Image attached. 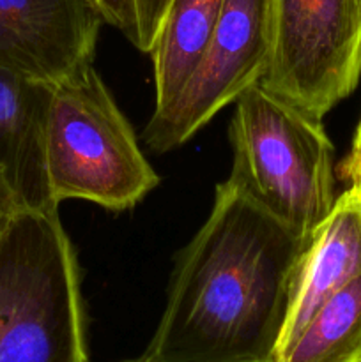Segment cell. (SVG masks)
<instances>
[{"label": "cell", "mask_w": 361, "mask_h": 362, "mask_svg": "<svg viewBox=\"0 0 361 362\" xmlns=\"http://www.w3.org/2000/svg\"><path fill=\"white\" fill-rule=\"evenodd\" d=\"M172 0H137L138 16V42L137 48L142 53H151L163 18Z\"/></svg>", "instance_id": "13"}, {"label": "cell", "mask_w": 361, "mask_h": 362, "mask_svg": "<svg viewBox=\"0 0 361 362\" xmlns=\"http://www.w3.org/2000/svg\"><path fill=\"white\" fill-rule=\"evenodd\" d=\"M52 85L0 67V212L48 211L46 117Z\"/></svg>", "instance_id": "8"}, {"label": "cell", "mask_w": 361, "mask_h": 362, "mask_svg": "<svg viewBox=\"0 0 361 362\" xmlns=\"http://www.w3.org/2000/svg\"><path fill=\"white\" fill-rule=\"evenodd\" d=\"M273 42V0H223L197 73L166 108L152 113L144 140L154 152L186 144L212 117L258 83Z\"/></svg>", "instance_id": "6"}, {"label": "cell", "mask_w": 361, "mask_h": 362, "mask_svg": "<svg viewBox=\"0 0 361 362\" xmlns=\"http://www.w3.org/2000/svg\"><path fill=\"white\" fill-rule=\"evenodd\" d=\"M105 23L115 27L127 41L137 48L138 42V16L137 0H94Z\"/></svg>", "instance_id": "12"}, {"label": "cell", "mask_w": 361, "mask_h": 362, "mask_svg": "<svg viewBox=\"0 0 361 362\" xmlns=\"http://www.w3.org/2000/svg\"><path fill=\"white\" fill-rule=\"evenodd\" d=\"M45 147L57 205L85 200L108 211H127L159 182L92 64L52 85Z\"/></svg>", "instance_id": "4"}, {"label": "cell", "mask_w": 361, "mask_h": 362, "mask_svg": "<svg viewBox=\"0 0 361 362\" xmlns=\"http://www.w3.org/2000/svg\"><path fill=\"white\" fill-rule=\"evenodd\" d=\"M227 182L301 237L311 239L336 202L335 147L322 119L260 83L234 101Z\"/></svg>", "instance_id": "2"}, {"label": "cell", "mask_w": 361, "mask_h": 362, "mask_svg": "<svg viewBox=\"0 0 361 362\" xmlns=\"http://www.w3.org/2000/svg\"><path fill=\"white\" fill-rule=\"evenodd\" d=\"M361 356V276L310 318L289 346L269 362H354Z\"/></svg>", "instance_id": "11"}, {"label": "cell", "mask_w": 361, "mask_h": 362, "mask_svg": "<svg viewBox=\"0 0 361 362\" xmlns=\"http://www.w3.org/2000/svg\"><path fill=\"white\" fill-rule=\"evenodd\" d=\"M340 177L347 180L349 186H361V151L356 154H347L340 165Z\"/></svg>", "instance_id": "14"}, {"label": "cell", "mask_w": 361, "mask_h": 362, "mask_svg": "<svg viewBox=\"0 0 361 362\" xmlns=\"http://www.w3.org/2000/svg\"><path fill=\"white\" fill-rule=\"evenodd\" d=\"M122 362H140V359H133V361H122Z\"/></svg>", "instance_id": "17"}, {"label": "cell", "mask_w": 361, "mask_h": 362, "mask_svg": "<svg viewBox=\"0 0 361 362\" xmlns=\"http://www.w3.org/2000/svg\"><path fill=\"white\" fill-rule=\"evenodd\" d=\"M354 362H361V356H360V357H357V359H356V361H354Z\"/></svg>", "instance_id": "18"}, {"label": "cell", "mask_w": 361, "mask_h": 362, "mask_svg": "<svg viewBox=\"0 0 361 362\" xmlns=\"http://www.w3.org/2000/svg\"><path fill=\"white\" fill-rule=\"evenodd\" d=\"M360 4H361V0H360Z\"/></svg>", "instance_id": "19"}, {"label": "cell", "mask_w": 361, "mask_h": 362, "mask_svg": "<svg viewBox=\"0 0 361 362\" xmlns=\"http://www.w3.org/2000/svg\"><path fill=\"white\" fill-rule=\"evenodd\" d=\"M361 151V119H360V124H357L356 127V133H354V140H353V145H350V151L349 154H356V152Z\"/></svg>", "instance_id": "15"}, {"label": "cell", "mask_w": 361, "mask_h": 362, "mask_svg": "<svg viewBox=\"0 0 361 362\" xmlns=\"http://www.w3.org/2000/svg\"><path fill=\"white\" fill-rule=\"evenodd\" d=\"M361 276V186H349L311 237L276 352L289 346L338 290Z\"/></svg>", "instance_id": "9"}, {"label": "cell", "mask_w": 361, "mask_h": 362, "mask_svg": "<svg viewBox=\"0 0 361 362\" xmlns=\"http://www.w3.org/2000/svg\"><path fill=\"white\" fill-rule=\"evenodd\" d=\"M103 21L94 0H0V67L55 85L92 64Z\"/></svg>", "instance_id": "7"}, {"label": "cell", "mask_w": 361, "mask_h": 362, "mask_svg": "<svg viewBox=\"0 0 361 362\" xmlns=\"http://www.w3.org/2000/svg\"><path fill=\"white\" fill-rule=\"evenodd\" d=\"M310 240L229 182L180 253L140 362H269L289 317Z\"/></svg>", "instance_id": "1"}, {"label": "cell", "mask_w": 361, "mask_h": 362, "mask_svg": "<svg viewBox=\"0 0 361 362\" xmlns=\"http://www.w3.org/2000/svg\"><path fill=\"white\" fill-rule=\"evenodd\" d=\"M360 78V0H273L262 87L324 120L356 90Z\"/></svg>", "instance_id": "5"}, {"label": "cell", "mask_w": 361, "mask_h": 362, "mask_svg": "<svg viewBox=\"0 0 361 362\" xmlns=\"http://www.w3.org/2000/svg\"><path fill=\"white\" fill-rule=\"evenodd\" d=\"M9 218H11V216H7V214H2V212H0V232H2V230H4V226L7 225V221H9Z\"/></svg>", "instance_id": "16"}, {"label": "cell", "mask_w": 361, "mask_h": 362, "mask_svg": "<svg viewBox=\"0 0 361 362\" xmlns=\"http://www.w3.org/2000/svg\"><path fill=\"white\" fill-rule=\"evenodd\" d=\"M0 362H88L80 271L57 209L0 232Z\"/></svg>", "instance_id": "3"}, {"label": "cell", "mask_w": 361, "mask_h": 362, "mask_svg": "<svg viewBox=\"0 0 361 362\" xmlns=\"http://www.w3.org/2000/svg\"><path fill=\"white\" fill-rule=\"evenodd\" d=\"M223 0H172L154 46V112L166 108L197 73L218 23Z\"/></svg>", "instance_id": "10"}]
</instances>
